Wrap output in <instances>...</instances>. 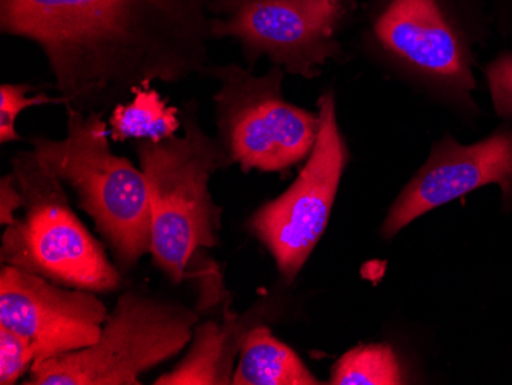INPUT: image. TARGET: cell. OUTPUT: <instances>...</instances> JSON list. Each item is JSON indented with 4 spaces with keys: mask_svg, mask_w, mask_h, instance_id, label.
I'll return each instance as SVG.
<instances>
[{
    "mask_svg": "<svg viewBox=\"0 0 512 385\" xmlns=\"http://www.w3.org/2000/svg\"><path fill=\"white\" fill-rule=\"evenodd\" d=\"M279 301L261 298L247 312H230L223 307V320L200 321L195 326L191 347L171 372L155 379V385L232 384L235 366L247 335L258 324L276 320Z\"/></svg>",
    "mask_w": 512,
    "mask_h": 385,
    "instance_id": "obj_12",
    "label": "cell"
},
{
    "mask_svg": "<svg viewBox=\"0 0 512 385\" xmlns=\"http://www.w3.org/2000/svg\"><path fill=\"white\" fill-rule=\"evenodd\" d=\"M319 132L298 178L247 220L246 229L266 247L279 275L292 284L306 266L332 217L347 166V145L336 119L335 94L318 100Z\"/></svg>",
    "mask_w": 512,
    "mask_h": 385,
    "instance_id": "obj_7",
    "label": "cell"
},
{
    "mask_svg": "<svg viewBox=\"0 0 512 385\" xmlns=\"http://www.w3.org/2000/svg\"><path fill=\"white\" fill-rule=\"evenodd\" d=\"M488 185L499 186L503 198L512 200V131L494 132L474 145L440 140L394 201L382 235L393 238L421 215Z\"/></svg>",
    "mask_w": 512,
    "mask_h": 385,
    "instance_id": "obj_10",
    "label": "cell"
},
{
    "mask_svg": "<svg viewBox=\"0 0 512 385\" xmlns=\"http://www.w3.org/2000/svg\"><path fill=\"white\" fill-rule=\"evenodd\" d=\"M25 198L13 172L0 178V224L10 226L16 223V212L23 209Z\"/></svg>",
    "mask_w": 512,
    "mask_h": 385,
    "instance_id": "obj_19",
    "label": "cell"
},
{
    "mask_svg": "<svg viewBox=\"0 0 512 385\" xmlns=\"http://www.w3.org/2000/svg\"><path fill=\"white\" fill-rule=\"evenodd\" d=\"M209 0H0V30L45 54L63 105L105 112L209 66Z\"/></svg>",
    "mask_w": 512,
    "mask_h": 385,
    "instance_id": "obj_1",
    "label": "cell"
},
{
    "mask_svg": "<svg viewBox=\"0 0 512 385\" xmlns=\"http://www.w3.org/2000/svg\"><path fill=\"white\" fill-rule=\"evenodd\" d=\"M108 313L96 292L60 286L2 264L0 326L27 338L33 344L36 362L92 346Z\"/></svg>",
    "mask_w": 512,
    "mask_h": 385,
    "instance_id": "obj_9",
    "label": "cell"
},
{
    "mask_svg": "<svg viewBox=\"0 0 512 385\" xmlns=\"http://www.w3.org/2000/svg\"><path fill=\"white\" fill-rule=\"evenodd\" d=\"M494 108L499 116L512 120V54H505L486 70Z\"/></svg>",
    "mask_w": 512,
    "mask_h": 385,
    "instance_id": "obj_18",
    "label": "cell"
},
{
    "mask_svg": "<svg viewBox=\"0 0 512 385\" xmlns=\"http://www.w3.org/2000/svg\"><path fill=\"white\" fill-rule=\"evenodd\" d=\"M197 307L137 290L120 295L92 346L36 362L27 385H140L143 373L189 346L201 313Z\"/></svg>",
    "mask_w": 512,
    "mask_h": 385,
    "instance_id": "obj_5",
    "label": "cell"
},
{
    "mask_svg": "<svg viewBox=\"0 0 512 385\" xmlns=\"http://www.w3.org/2000/svg\"><path fill=\"white\" fill-rule=\"evenodd\" d=\"M232 384L315 385L321 381L287 344L273 336L267 324H258L241 347Z\"/></svg>",
    "mask_w": 512,
    "mask_h": 385,
    "instance_id": "obj_13",
    "label": "cell"
},
{
    "mask_svg": "<svg viewBox=\"0 0 512 385\" xmlns=\"http://www.w3.org/2000/svg\"><path fill=\"white\" fill-rule=\"evenodd\" d=\"M13 174L25 198L23 215L5 226L0 261L60 286L119 290L123 274L71 208L62 180L31 151L17 152Z\"/></svg>",
    "mask_w": 512,
    "mask_h": 385,
    "instance_id": "obj_4",
    "label": "cell"
},
{
    "mask_svg": "<svg viewBox=\"0 0 512 385\" xmlns=\"http://www.w3.org/2000/svg\"><path fill=\"white\" fill-rule=\"evenodd\" d=\"M398 356L387 344H368L345 353L332 370L333 385H396L402 384Z\"/></svg>",
    "mask_w": 512,
    "mask_h": 385,
    "instance_id": "obj_15",
    "label": "cell"
},
{
    "mask_svg": "<svg viewBox=\"0 0 512 385\" xmlns=\"http://www.w3.org/2000/svg\"><path fill=\"white\" fill-rule=\"evenodd\" d=\"M30 85H14L5 83L0 86V143L19 142L22 137L17 134L16 120L20 112L31 106L57 105L63 103L60 97H50L46 94H36L28 97Z\"/></svg>",
    "mask_w": 512,
    "mask_h": 385,
    "instance_id": "obj_16",
    "label": "cell"
},
{
    "mask_svg": "<svg viewBox=\"0 0 512 385\" xmlns=\"http://www.w3.org/2000/svg\"><path fill=\"white\" fill-rule=\"evenodd\" d=\"M355 0H209L214 39L240 42L250 66L267 57L304 79L341 53L336 39Z\"/></svg>",
    "mask_w": 512,
    "mask_h": 385,
    "instance_id": "obj_8",
    "label": "cell"
},
{
    "mask_svg": "<svg viewBox=\"0 0 512 385\" xmlns=\"http://www.w3.org/2000/svg\"><path fill=\"white\" fill-rule=\"evenodd\" d=\"M36 362L33 344L8 327L0 326V384L14 385Z\"/></svg>",
    "mask_w": 512,
    "mask_h": 385,
    "instance_id": "obj_17",
    "label": "cell"
},
{
    "mask_svg": "<svg viewBox=\"0 0 512 385\" xmlns=\"http://www.w3.org/2000/svg\"><path fill=\"white\" fill-rule=\"evenodd\" d=\"M180 120L181 137L134 145L151 201L152 260L175 286L191 277L189 266L201 249L220 243L223 208L209 183L232 165L218 139L201 128L197 102L181 109Z\"/></svg>",
    "mask_w": 512,
    "mask_h": 385,
    "instance_id": "obj_2",
    "label": "cell"
},
{
    "mask_svg": "<svg viewBox=\"0 0 512 385\" xmlns=\"http://www.w3.org/2000/svg\"><path fill=\"white\" fill-rule=\"evenodd\" d=\"M132 96L131 102L119 103L112 112V140L161 142L175 135L181 126L180 109L169 106L154 89L138 88Z\"/></svg>",
    "mask_w": 512,
    "mask_h": 385,
    "instance_id": "obj_14",
    "label": "cell"
},
{
    "mask_svg": "<svg viewBox=\"0 0 512 385\" xmlns=\"http://www.w3.org/2000/svg\"><path fill=\"white\" fill-rule=\"evenodd\" d=\"M65 139H33V151L76 192L79 206L108 244L115 266L128 274L152 247V211L142 169L109 146L105 112L66 106Z\"/></svg>",
    "mask_w": 512,
    "mask_h": 385,
    "instance_id": "obj_3",
    "label": "cell"
},
{
    "mask_svg": "<svg viewBox=\"0 0 512 385\" xmlns=\"http://www.w3.org/2000/svg\"><path fill=\"white\" fill-rule=\"evenodd\" d=\"M382 47L457 93L476 88L467 53L436 0H391L375 24Z\"/></svg>",
    "mask_w": 512,
    "mask_h": 385,
    "instance_id": "obj_11",
    "label": "cell"
},
{
    "mask_svg": "<svg viewBox=\"0 0 512 385\" xmlns=\"http://www.w3.org/2000/svg\"><path fill=\"white\" fill-rule=\"evenodd\" d=\"M284 68L253 76L240 65H209L204 76L220 83L214 96L218 142L244 172H284L309 158L319 132L318 112L283 96Z\"/></svg>",
    "mask_w": 512,
    "mask_h": 385,
    "instance_id": "obj_6",
    "label": "cell"
}]
</instances>
